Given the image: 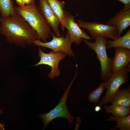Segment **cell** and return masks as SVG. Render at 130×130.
Masks as SVG:
<instances>
[{
  "label": "cell",
  "mask_w": 130,
  "mask_h": 130,
  "mask_svg": "<svg viewBox=\"0 0 130 130\" xmlns=\"http://www.w3.org/2000/svg\"><path fill=\"white\" fill-rule=\"evenodd\" d=\"M1 18L0 17V19H1Z\"/></svg>",
  "instance_id": "4316f807"
},
{
  "label": "cell",
  "mask_w": 130,
  "mask_h": 130,
  "mask_svg": "<svg viewBox=\"0 0 130 130\" xmlns=\"http://www.w3.org/2000/svg\"><path fill=\"white\" fill-rule=\"evenodd\" d=\"M61 27L64 31L65 28L68 30L70 40L72 43L77 45H80L82 39H92L89 35L82 29L76 22L74 17L66 11L65 12L64 20Z\"/></svg>",
  "instance_id": "9c48e42d"
},
{
  "label": "cell",
  "mask_w": 130,
  "mask_h": 130,
  "mask_svg": "<svg viewBox=\"0 0 130 130\" xmlns=\"http://www.w3.org/2000/svg\"><path fill=\"white\" fill-rule=\"evenodd\" d=\"M104 108L107 114H111L116 117H123L130 115V107L111 104L109 105H104Z\"/></svg>",
  "instance_id": "9a60e30c"
},
{
  "label": "cell",
  "mask_w": 130,
  "mask_h": 130,
  "mask_svg": "<svg viewBox=\"0 0 130 130\" xmlns=\"http://www.w3.org/2000/svg\"><path fill=\"white\" fill-rule=\"evenodd\" d=\"M15 0L19 6H23L25 5L22 0Z\"/></svg>",
  "instance_id": "603a6c76"
},
{
  "label": "cell",
  "mask_w": 130,
  "mask_h": 130,
  "mask_svg": "<svg viewBox=\"0 0 130 130\" xmlns=\"http://www.w3.org/2000/svg\"><path fill=\"white\" fill-rule=\"evenodd\" d=\"M37 8L46 20L56 36H60V33L59 26L61 24L60 22L46 0H39Z\"/></svg>",
  "instance_id": "30bf717a"
},
{
  "label": "cell",
  "mask_w": 130,
  "mask_h": 130,
  "mask_svg": "<svg viewBox=\"0 0 130 130\" xmlns=\"http://www.w3.org/2000/svg\"><path fill=\"white\" fill-rule=\"evenodd\" d=\"M130 71L129 64L121 70L112 73L110 78L105 82L107 91L99 103L100 106L110 103L114 98L120 86L128 81Z\"/></svg>",
  "instance_id": "5b68a950"
},
{
  "label": "cell",
  "mask_w": 130,
  "mask_h": 130,
  "mask_svg": "<svg viewBox=\"0 0 130 130\" xmlns=\"http://www.w3.org/2000/svg\"><path fill=\"white\" fill-rule=\"evenodd\" d=\"M115 54L112 61L111 71L117 72L127 66L130 62V49L121 47L114 48Z\"/></svg>",
  "instance_id": "7c38bea8"
},
{
  "label": "cell",
  "mask_w": 130,
  "mask_h": 130,
  "mask_svg": "<svg viewBox=\"0 0 130 130\" xmlns=\"http://www.w3.org/2000/svg\"><path fill=\"white\" fill-rule=\"evenodd\" d=\"M117 47L125 48L130 49V29L122 36H120L115 40H107V49Z\"/></svg>",
  "instance_id": "5bb4252c"
},
{
  "label": "cell",
  "mask_w": 130,
  "mask_h": 130,
  "mask_svg": "<svg viewBox=\"0 0 130 130\" xmlns=\"http://www.w3.org/2000/svg\"></svg>",
  "instance_id": "83f0119b"
},
{
  "label": "cell",
  "mask_w": 130,
  "mask_h": 130,
  "mask_svg": "<svg viewBox=\"0 0 130 130\" xmlns=\"http://www.w3.org/2000/svg\"><path fill=\"white\" fill-rule=\"evenodd\" d=\"M58 18L61 26L63 23L65 11L64 9L65 2L59 0H46Z\"/></svg>",
  "instance_id": "2e32d148"
},
{
  "label": "cell",
  "mask_w": 130,
  "mask_h": 130,
  "mask_svg": "<svg viewBox=\"0 0 130 130\" xmlns=\"http://www.w3.org/2000/svg\"><path fill=\"white\" fill-rule=\"evenodd\" d=\"M78 24L80 28L88 31L92 39L105 37L114 40L120 36L115 27L98 22H87L79 19Z\"/></svg>",
  "instance_id": "8992f818"
},
{
  "label": "cell",
  "mask_w": 130,
  "mask_h": 130,
  "mask_svg": "<svg viewBox=\"0 0 130 130\" xmlns=\"http://www.w3.org/2000/svg\"><path fill=\"white\" fill-rule=\"evenodd\" d=\"M38 55L40 58V61L34 66H38L41 65H47L51 68V70L48 74V78L52 80L55 77L60 75L58 65L60 61L64 59L66 56L64 53L50 51L49 53L44 52L39 47Z\"/></svg>",
  "instance_id": "ba28073f"
},
{
  "label": "cell",
  "mask_w": 130,
  "mask_h": 130,
  "mask_svg": "<svg viewBox=\"0 0 130 130\" xmlns=\"http://www.w3.org/2000/svg\"><path fill=\"white\" fill-rule=\"evenodd\" d=\"M122 3L124 5L123 9L124 10H126L130 9V0H117Z\"/></svg>",
  "instance_id": "ffe728a7"
},
{
  "label": "cell",
  "mask_w": 130,
  "mask_h": 130,
  "mask_svg": "<svg viewBox=\"0 0 130 130\" xmlns=\"http://www.w3.org/2000/svg\"><path fill=\"white\" fill-rule=\"evenodd\" d=\"M108 39L105 37H100L96 39L94 42L86 39H82L84 43L96 53L100 65L101 78L105 82L110 78L113 73L111 66L113 58L109 57L106 52L107 41Z\"/></svg>",
  "instance_id": "3957f363"
},
{
  "label": "cell",
  "mask_w": 130,
  "mask_h": 130,
  "mask_svg": "<svg viewBox=\"0 0 130 130\" xmlns=\"http://www.w3.org/2000/svg\"><path fill=\"white\" fill-rule=\"evenodd\" d=\"M107 121H114L117 124L114 126L115 128L111 130H116L119 128V130H130V115L123 117H118L110 116L106 119Z\"/></svg>",
  "instance_id": "ac0fdd59"
},
{
  "label": "cell",
  "mask_w": 130,
  "mask_h": 130,
  "mask_svg": "<svg viewBox=\"0 0 130 130\" xmlns=\"http://www.w3.org/2000/svg\"><path fill=\"white\" fill-rule=\"evenodd\" d=\"M130 87L127 88L118 90L114 98L110 103L111 104L130 107Z\"/></svg>",
  "instance_id": "4fadbf2b"
},
{
  "label": "cell",
  "mask_w": 130,
  "mask_h": 130,
  "mask_svg": "<svg viewBox=\"0 0 130 130\" xmlns=\"http://www.w3.org/2000/svg\"><path fill=\"white\" fill-rule=\"evenodd\" d=\"M81 118L77 117L76 118V125L75 129V130H78L80 128V125L81 123Z\"/></svg>",
  "instance_id": "44dd1931"
},
{
  "label": "cell",
  "mask_w": 130,
  "mask_h": 130,
  "mask_svg": "<svg viewBox=\"0 0 130 130\" xmlns=\"http://www.w3.org/2000/svg\"><path fill=\"white\" fill-rule=\"evenodd\" d=\"M77 75L76 71L75 75L69 84L64 93L61 97L57 104L53 109L45 114H40L37 117L43 121L44 125L43 130H45L49 123L53 120L61 117L66 119L70 124L73 123L74 117L70 113L69 108L67 105L66 101L71 88Z\"/></svg>",
  "instance_id": "277c9868"
},
{
  "label": "cell",
  "mask_w": 130,
  "mask_h": 130,
  "mask_svg": "<svg viewBox=\"0 0 130 130\" xmlns=\"http://www.w3.org/2000/svg\"><path fill=\"white\" fill-rule=\"evenodd\" d=\"M106 24L115 27L120 36L130 26V9L126 10H121L110 18Z\"/></svg>",
  "instance_id": "8fae6325"
},
{
  "label": "cell",
  "mask_w": 130,
  "mask_h": 130,
  "mask_svg": "<svg viewBox=\"0 0 130 130\" xmlns=\"http://www.w3.org/2000/svg\"><path fill=\"white\" fill-rule=\"evenodd\" d=\"M51 36L52 39L49 42H43L40 40L37 39L33 42V44L36 46L49 48L54 52H63L70 57L75 58V54L71 48L72 43L67 31L65 37L63 35L59 37L56 36L53 33Z\"/></svg>",
  "instance_id": "52a82bcc"
},
{
  "label": "cell",
  "mask_w": 130,
  "mask_h": 130,
  "mask_svg": "<svg viewBox=\"0 0 130 130\" xmlns=\"http://www.w3.org/2000/svg\"><path fill=\"white\" fill-rule=\"evenodd\" d=\"M101 106L99 105L96 106L95 107L94 110L96 112L100 111L101 110Z\"/></svg>",
  "instance_id": "cb8c5ba5"
},
{
  "label": "cell",
  "mask_w": 130,
  "mask_h": 130,
  "mask_svg": "<svg viewBox=\"0 0 130 130\" xmlns=\"http://www.w3.org/2000/svg\"><path fill=\"white\" fill-rule=\"evenodd\" d=\"M106 87V82H101L97 88L89 93L87 97L88 100L94 104L98 103Z\"/></svg>",
  "instance_id": "d6986e66"
},
{
  "label": "cell",
  "mask_w": 130,
  "mask_h": 130,
  "mask_svg": "<svg viewBox=\"0 0 130 130\" xmlns=\"http://www.w3.org/2000/svg\"><path fill=\"white\" fill-rule=\"evenodd\" d=\"M5 124L4 123H0V130H4L5 129L4 127Z\"/></svg>",
  "instance_id": "d4e9b609"
},
{
  "label": "cell",
  "mask_w": 130,
  "mask_h": 130,
  "mask_svg": "<svg viewBox=\"0 0 130 130\" xmlns=\"http://www.w3.org/2000/svg\"><path fill=\"white\" fill-rule=\"evenodd\" d=\"M25 5H28L35 3L34 0H22Z\"/></svg>",
  "instance_id": "7402d4cb"
},
{
  "label": "cell",
  "mask_w": 130,
  "mask_h": 130,
  "mask_svg": "<svg viewBox=\"0 0 130 130\" xmlns=\"http://www.w3.org/2000/svg\"><path fill=\"white\" fill-rule=\"evenodd\" d=\"M0 33L10 44L26 46L38 39L36 31L20 15L17 13L0 20Z\"/></svg>",
  "instance_id": "6da1fadb"
},
{
  "label": "cell",
  "mask_w": 130,
  "mask_h": 130,
  "mask_svg": "<svg viewBox=\"0 0 130 130\" xmlns=\"http://www.w3.org/2000/svg\"><path fill=\"white\" fill-rule=\"evenodd\" d=\"M3 109H0V115L2 114L3 113V111L2 110Z\"/></svg>",
  "instance_id": "484cf974"
},
{
  "label": "cell",
  "mask_w": 130,
  "mask_h": 130,
  "mask_svg": "<svg viewBox=\"0 0 130 130\" xmlns=\"http://www.w3.org/2000/svg\"><path fill=\"white\" fill-rule=\"evenodd\" d=\"M0 13L3 19L7 18L17 14L11 0H0Z\"/></svg>",
  "instance_id": "e0dca14e"
},
{
  "label": "cell",
  "mask_w": 130,
  "mask_h": 130,
  "mask_svg": "<svg viewBox=\"0 0 130 130\" xmlns=\"http://www.w3.org/2000/svg\"><path fill=\"white\" fill-rule=\"evenodd\" d=\"M17 13L21 16L36 32L38 39L46 42L52 32L48 22L39 10L35 3L14 7Z\"/></svg>",
  "instance_id": "7a4b0ae2"
}]
</instances>
